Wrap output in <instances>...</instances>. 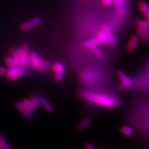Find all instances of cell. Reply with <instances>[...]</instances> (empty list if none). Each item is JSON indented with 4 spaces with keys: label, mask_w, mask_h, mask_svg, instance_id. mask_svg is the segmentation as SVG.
I'll return each mask as SVG.
<instances>
[{
    "label": "cell",
    "mask_w": 149,
    "mask_h": 149,
    "mask_svg": "<svg viewBox=\"0 0 149 149\" xmlns=\"http://www.w3.org/2000/svg\"><path fill=\"white\" fill-rule=\"evenodd\" d=\"M79 96L81 99L105 108H114L119 105V100L108 93H97L87 90H80Z\"/></svg>",
    "instance_id": "1"
},
{
    "label": "cell",
    "mask_w": 149,
    "mask_h": 149,
    "mask_svg": "<svg viewBox=\"0 0 149 149\" xmlns=\"http://www.w3.org/2000/svg\"><path fill=\"white\" fill-rule=\"evenodd\" d=\"M115 6L116 15L118 19H123L127 15L128 0H112Z\"/></svg>",
    "instance_id": "2"
},
{
    "label": "cell",
    "mask_w": 149,
    "mask_h": 149,
    "mask_svg": "<svg viewBox=\"0 0 149 149\" xmlns=\"http://www.w3.org/2000/svg\"><path fill=\"white\" fill-rule=\"evenodd\" d=\"M26 73V70L24 68H19V67H14V68H9L6 70V75L10 80L16 81L17 80L18 78H19L24 75Z\"/></svg>",
    "instance_id": "3"
},
{
    "label": "cell",
    "mask_w": 149,
    "mask_h": 149,
    "mask_svg": "<svg viewBox=\"0 0 149 149\" xmlns=\"http://www.w3.org/2000/svg\"><path fill=\"white\" fill-rule=\"evenodd\" d=\"M102 72L99 70H86L81 75V79L84 81L87 82H93L95 80H97L102 76Z\"/></svg>",
    "instance_id": "4"
},
{
    "label": "cell",
    "mask_w": 149,
    "mask_h": 149,
    "mask_svg": "<svg viewBox=\"0 0 149 149\" xmlns=\"http://www.w3.org/2000/svg\"><path fill=\"white\" fill-rule=\"evenodd\" d=\"M101 30L103 31L106 34L107 37L109 39V44L113 46H115L117 44V40L113 33V30L112 29L111 26L108 24H104L101 26Z\"/></svg>",
    "instance_id": "5"
},
{
    "label": "cell",
    "mask_w": 149,
    "mask_h": 149,
    "mask_svg": "<svg viewBox=\"0 0 149 149\" xmlns=\"http://www.w3.org/2000/svg\"><path fill=\"white\" fill-rule=\"evenodd\" d=\"M117 76L120 81V84L124 88H129L132 85V80L122 70L117 71Z\"/></svg>",
    "instance_id": "6"
},
{
    "label": "cell",
    "mask_w": 149,
    "mask_h": 149,
    "mask_svg": "<svg viewBox=\"0 0 149 149\" xmlns=\"http://www.w3.org/2000/svg\"><path fill=\"white\" fill-rule=\"evenodd\" d=\"M44 60L39 57V55L36 52H32L29 55V64L34 70H38L40 64Z\"/></svg>",
    "instance_id": "7"
},
{
    "label": "cell",
    "mask_w": 149,
    "mask_h": 149,
    "mask_svg": "<svg viewBox=\"0 0 149 149\" xmlns=\"http://www.w3.org/2000/svg\"><path fill=\"white\" fill-rule=\"evenodd\" d=\"M139 42V37L137 35H133L130 37L127 45L126 50L128 52H132L136 50Z\"/></svg>",
    "instance_id": "8"
},
{
    "label": "cell",
    "mask_w": 149,
    "mask_h": 149,
    "mask_svg": "<svg viewBox=\"0 0 149 149\" xmlns=\"http://www.w3.org/2000/svg\"><path fill=\"white\" fill-rule=\"evenodd\" d=\"M15 106L16 108L26 116V117L28 118H31L34 116L33 111L27 108V107L23 104L21 102H17Z\"/></svg>",
    "instance_id": "9"
},
{
    "label": "cell",
    "mask_w": 149,
    "mask_h": 149,
    "mask_svg": "<svg viewBox=\"0 0 149 149\" xmlns=\"http://www.w3.org/2000/svg\"><path fill=\"white\" fill-rule=\"evenodd\" d=\"M100 42L99 40L97 39L96 37H93V38L90 39V40H87L85 41L83 44V46L85 47V49H91L92 47H94L96 46H98L100 45Z\"/></svg>",
    "instance_id": "10"
},
{
    "label": "cell",
    "mask_w": 149,
    "mask_h": 149,
    "mask_svg": "<svg viewBox=\"0 0 149 149\" xmlns=\"http://www.w3.org/2000/svg\"><path fill=\"white\" fill-rule=\"evenodd\" d=\"M22 48L23 49V67H25L29 64V47L27 45H24Z\"/></svg>",
    "instance_id": "11"
},
{
    "label": "cell",
    "mask_w": 149,
    "mask_h": 149,
    "mask_svg": "<svg viewBox=\"0 0 149 149\" xmlns=\"http://www.w3.org/2000/svg\"><path fill=\"white\" fill-rule=\"evenodd\" d=\"M96 37L99 40L101 44L104 45H108L109 44L108 37H107L106 34L102 31L100 30L99 31H97L96 34Z\"/></svg>",
    "instance_id": "12"
},
{
    "label": "cell",
    "mask_w": 149,
    "mask_h": 149,
    "mask_svg": "<svg viewBox=\"0 0 149 149\" xmlns=\"http://www.w3.org/2000/svg\"><path fill=\"white\" fill-rule=\"evenodd\" d=\"M40 104L43 107L44 109L49 113H52L54 111L53 106L50 103V102L45 97H41Z\"/></svg>",
    "instance_id": "13"
},
{
    "label": "cell",
    "mask_w": 149,
    "mask_h": 149,
    "mask_svg": "<svg viewBox=\"0 0 149 149\" xmlns=\"http://www.w3.org/2000/svg\"><path fill=\"white\" fill-rule=\"evenodd\" d=\"M137 32L141 38L146 41H149V27L148 29H143L137 27Z\"/></svg>",
    "instance_id": "14"
},
{
    "label": "cell",
    "mask_w": 149,
    "mask_h": 149,
    "mask_svg": "<svg viewBox=\"0 0 149 149\" xmlns=\"http://www.w3.org/2000/svg\"><path fill=\"white\" fill-rule=\"evenodd\" d=\"M120 131L124 136L127 137H131L134 135V130L132 127H130L129 125H123L120 127Z\"/></svg>",
    "instance_id": "15"
},
{
    "label": "cell",
    "mask_w": 149,
    "mask_h": 149,
    "mask_svg": "<svg viewBox=\"0 0 149 149\" xmlns=\"http://www.w3.org/2000/svg\"><path fill=\"white\" fill-rule=\"evenodd\" d=\"M91 52L94 54L96 57L100 59H103L104 58V55L102 52V51L98 47V46L94 47L90 49Z\"/></svg>",
    "instance_id": "16"
},
{
    "label": "cell",
    "mask_w": 149,
    "mask_h": 149,
    "mask_svg": "<svg viewBox=\"0 0 149 149\" xmlns=\"http://www.w3.org/2000/svg\"><path fill=\"white\" fill-rule=\"evenodd\" d=\"M91 119L90 118H85L77 124V127L78 130H83L88 127L91 124Z\"/></svg>",
    "instance_id": "17"
},
{
    "label": "cell",
    "mask_w": 149,
    "mask_h": 149,
    "mask_svg": "<svg viewBox=\"0 0 149 149\" xmlns=\"http://www.w3.org/2000/svg\"><path fill=\"white\" fill-rule=\"evenodd\" d=\"M138 8L139 10L144 15L149 10V4L146 1H141L138 4Z\"/></svg>",
    "instance_id": "18"
},
{
    "label": "cell",
    "mask_w": 149,
    "mask_h": 149,
    "mask_svg": "<svg viewBox=\"0 0 149 149\" xmlns=\"http://www.w3.org/2000/svg\"><path fill=\"white\" fill-rule=\"evenodd\" d=\"M53 71L56 72H65V65L61 62H57L54 64L52 67Z\"/></svg>",
    "instance_id": "19"
},
{
    "label": "cell",
    "mask_w": 149,
    "mask_h": 149,
    "mask_svg": "<svg viewBox=\"0 0 149 149\" xmlns=\"http://www.w3.org/2000/svg\"><path fill=\"white\" fill-rule=\"evenodd\" d=\"M22 103L24 104L25 106H26L27 108H29V109L32 111H34L36 109V107L34 104L33 102H32L31 100H28V99H24L22 101Z\"/></svg>",
    "instance_id": "20"
},
{
    "label": "cell",
    "mask_w": 149,
    "mask_h": 149,
    "mask_svg": "<svg viewBox=\"0 0 149 149\" xmlns=\"http://www.w3.org/2000/svg\"><path fill=\"white\" fill-rule=\"evenodd\" d=\"M136 26L137 27L143 28V29H148L149 27V24L147 22V20H141V19H137L135 22Z\"/></svg>",
    "instance_id": "21"
},
{
    "label": "cell",
    "mask_w": 149,
    "mask_h": 149,
    "mask_svg": "<svg viewBox=\"0 0 149 149\" xmlns=\"http://www.w3.org/2000/svg\"><path fill=\"white\" fill-rule=\"evenodd\" d=\"M5 62L7 65V66L9 68H14L17 67V65L15 63V60H13V57H11V56H7L5 58Z\"/></svg>",
    "instance_id": "22"
},
{
    "label": "cell",
    "mask_w": 149,
    "mask_h": 149,
    "mask_svg": "<svg viewBox=\"0 0 149 149\" xmlns=\"http://www.w3.org/2000/svg\"><path fill=\"white\" fill-rule=\"evenodd\" d=\"M34 27V26L32 25V22L30 21H26L23 22L22 24L21 25V29L22 31H28L30 30L31 29H32V27Z\"/></svg>",
    "instance_id": "23"
},
{
    "label": "cell",
    "mask_w": 149,
    "mask_h": 149,
    "mask_svg": "<svg viewBox=\"0 0 149 149\" xmlns=\"http://www.w3.org/2000/svg\"><path fill=\"white\" fill-rule=\"evenodd\" d=\"M50 65V63L49 60H44V61L40 64L38 70H39L40 72H43L45 71L49 67Z\"/></svg>",
    "instance_id": "24"
},
{
    "label": "cell",
    "mask_w": 149,
    "mask_h": 149,
    "mask_svg": "<svg viewBox=\"0 0 149 149\" xmlns=\"http://www.w3.org/2000/svg\"><path fill=\"white\" fill-rule=\"evenodd\" d=\"M0 149H12L6 140L1 136H0Z\"/></svg>",
    "instance_id": "25"
},
{
    "label": "cell",
    "mask_w": 149,
    "mask_h": 149,
    "mask_svg": "<svg viewBox=\"0 0 149 149\" xmlns=\"http://www.w3.org/2000/svg\"><path fill=\"white\" fill-rule=\"evenodd\" d=\"M11 53L12 56L11 57H13V60H15V63H16V65H20V62H19V57H18V54L17 53V51L16 49H12L11 50Z\"/></svg>",
    "instance_id": "26"
},
{
    "label": "cell",
    "mask_w": 149,
    "mask_h": 149,
    "mask_svg": "<svg viewBox=\"0 0 149 149\" xmlns=\"http://www.w3.org/2000/svg\"><path fill=\"white\" fill-rule=\"evenodd\" d=\"M65 77V72H56L54 76L55 80L57 82L62 81Z\"/></svg>",
    "instance_id": "27"
},
{
    "label": "cell",
    "mask_w": 149,
    "mask_h": 149,
    "mask_svg": "<svg viewBox=\"0 0 149 149\" xmlns=\"http://www.w3.org/2000/svg\"><path fill=\"white\" fill-rule=\"evenodd\" d=\"M40 98H41V97H40V96H37V95H34L33 96H32L31 98L30 99L32 101V102H33L34 104L35 105V106L36 107V108L40 104Z\"/></svg>",
    "instance_id": "28"
},
{
    "label": "cell",
    "mask_w": 149,
    "mask_h": 149,
    "mask_svg": "<svg viewBox=\"0 0 149 149\" xmlns=\"http://www.w3.org/2000/svg\"><path fill=\"white\" fill-rule=\"evenodd\" d=\"M17 53L18 54V57L19 59V62H20V65L22 67H23V49L21 47H18L16 49Z\"/></svg>",
    "instance_id": "29"
},
{
    "label": "cell",
    "mask_w": 149,
    "mask_h": 149,
    "mask_svg": "<svg viewBox=\"0 0 149 149\" xmlns=\"http://www.w3.org/2000/svg\"><path fill=\"white\" fill-rule=\"evenodd\" d=\"M31 22H32V25H33L34 26H37V25H39L40 23L41 22V19L39 17H35L32 19Z\"/></svg>",
    "instance_id": "30"
},
{
    "label": "cell",
    "mask_w": 149,
    "mask_h": 149,
    "mask_svg": "<svg viewBox=\"0 0 149 149\" xmlns=\"http://www.w3.org/2000/svg\"><path fill=\"white\" fill-rule=\"evenodd\" d=\"M102 4L106 7H109L112 5L113 2H112V0H101Z\"/></svg>",
    "instance_id": "31"
},
{
    "label": "cell",
    "mask_w": 149,
    "mask_h": 149,
    "mask_svg": "<svg viewBox=\"0 0 149 149\" xmlns=\"http://www.w3.org/2000/svg\"><path fill=\"white\" fill-rule=\"evenodd\" d=\"M85 149H95V147L90 143H86L85 144Z\"/></svg>",
    "instance_id": "32"
},
{
    "label": "cell",
    "mask_w": 149,
    "mask_h": 149,
    "mask_svg": "<svg viewBox=\"0 0 149 149\" xmlns=\"http://www.w3.org/2000/svg\"><path fill=\"white\" fill-rule=\"evenodd\" d=\"M6 70L4 68H3L2 67H0V74H5Z\"/></svg>",
    "instance_id": "33"
},
{
    "label": "cell",
    "mask_w": 149,
    "mask_h": 149,
    "mask_svg": "<svg viewBox=\"0 0 149 149\" xmlns=\"http://www.w3.org/2000/svg\"><path fill=\"white\" fill-rule=\"evenodd\" d=\"M144 16L146 17V19H148L149 18V10L144 15Z\"/></svg>",
    "instance_id": "34"
},
{
    "label": "cell",
    "mask_w": 149,
    "mask_h": 149,
    "mask_svg": "<svg viewBox=\"0 0 149 149\" xmlns=\"http://www.w3.org/2000/svg\"><path fill=\"white\" fill-rule=\"evenodd\" d=\"M146 20H147V22L148 23V24H149V18H148V19H146Z\"/></svg>",
    "instance_id": "35"
},
{
    "label": "cell",
    "mask_w": 149,
    "mask_h": 149,
    "mask_svg": "<svg viewBox=\"0 0 149 149\" xmlns=\"http://www.w3.org/2000/svg\"><path fill=\"white\" fill-rule=\"evenodd\" d=\"M84 1H85V0H84Z\"/></svg>",
    "instance_id": "36"
}]
</instances>
